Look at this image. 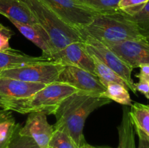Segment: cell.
I'll list each match as a JSON object with an SVG mask.
<instances>
[{
    "label": "cell",
    "mask_w": 149,
    "mask_h": 148,
    "mask_svg": "<svg viewBox=\"0 0 149 148\" xmlns=\"http://www.w3.org/2000/svg\"><path fill=\"white\" fill-rule=\"evenodd\" d=\"M79 148H97V147H95L94 146H92V145H89V144L86 143L85 142V143L83 144L82 145H81Z\"/></svg>",
    "instance_id": "obj_30"
},
{
    "label": "cell",
    "mask_w": 149,
    "mask_h": 148,
    "mask_svg": "<svg viewBox=\"0 0 149 148\" xmlns=\"http://www.w3.org/2000/svg\"><path fill=\"white\" fill-rule=\"evenodd\" d=\"M111 100L101 94L77 92L71 94L60 104L54 115V129L69 135L79 147L85 143L83 129L86 119L96 109L110 104Z\"/></svg>",
    "instance_id": "obj_1"
},
{
    "label": "cell",
    "mask_w": 149,
    "mask_h": 148,
    "mask_svg": "<svg viewBox=\"0 0 149 148\" xmlns=\"http://www.w3.org/2000/svg\"><path fill=\"white\" fill-rule=\"evenodd\" d=\"M134 126L130 117V110L125 107L121 124L118 127L119 144L118 148H135Z\"/></svg>",
    "instance_id": "obj_16"
},
{
    "label": "cell",
    "mask_w": 149,
    "mask_h": 148,
    "mask_svg": "<svg viewBox=\"0 0 149 148\" xmlns=\"http://www.w3.org/2000/svg\"><path fill=\"white\" fill-rule=\"evenodd\" d=\"M48 59L64 65L78 67L95 75L94 62L91 55L86 51L84 41L74 42L67 45L52 53Z\"/></svg>",
    "instance_id": "obj_9"
},
{
    "label": "cell",
    "mask_w": 149,
    "mask_h": 148,
    "mask_svg": "<svg viewBox=\"0 0 149 148\" xmlns=\"http://www.w3.org/2000/svg\"><path fill=\"white\" fill-rule=\"evenodd\" d=\"M48 148H50V147H48Z\"/></svg>",
    "instance_id": "obj_33"
},
{
    "label": "cell",
    "mask_w": 149,
    "mask_h": 148,
    "mask_svg": "<svg viewBox=\"0 0 149 148\" xmlns=\"http://www.w3.org/2000/svg\"><path fill=\"white\" fill-rule=\"evenodd\" d=\"M137 91L143 94L147 99H149V81L140 78L139 81L135 84Z\"/></svg>",
    "instance_id": "obj_27"
},
{
    "label": "cell",
    "mask_w": 149,
    "mask_h": 148,
    "mask_svg": "<svg viewBox=\"0 0 149 148\" xmlns=\"http://www.w3.org/2000/svg\"><path fill=\"white\" fill-rule=\"evenodd\" d=\"M91 55L93 62H94L95 75L99 78L100 83L105 87L109 83H117V84H120L127 87V85L124 80L122 78H120L114 71H113L111 68L106 66L101 61L99 60L95 56L93 55Z\"/></svg>",
    "instance_id": "obj_20"
},
{
    "label": "cell",
    "mask_w": 149,
    "mask_h": 148,
    "mask_svg": "<svg viewBox=\"0 0 149 148\" xmlns=\"http://www.w3.org/2000/svg\"><path fill=\"white\" fill-rule=\"evenodd\" d=\"M13 34L14 33L11 29L0 23V51L10 50L12 49L10 46V40Z\"/></svg>",
    "instance_id": "obj_26"
},
{
    "label": "cell",
    "mask_w": 149,
    "mask_h": 148,
    "mask_svg": "<svg viewBox=\"0 0 149 148\" xmlns=\"http://www.w3.org/2000/svg\"><path fill=\"white\" fill-rule=\"evenodd\" d=\"M82 39L84 40L86 51L90 55L95 56L99 60L114 71L124 80L127 89H130L134 94H136L135 83L132 78V72L133 69L127 65L104 44L90 36H82Z\"/></svg>",
    "instance_id": "obj_6"
},
{
    "label": "cell",
    "mask_w": 149,
    "mask_h": 148,
    "mask_svg": "<svg viewBox=\"0 0 149 148\" xmlns=\"http://www.w3.org/2000/svg\"><path fill=\"white\" fill-rule=\"evenodd\" d=\"M58 81L69 84L80 92L102 94L106 91V87L95 75L72 65L64 66Z\"/></svg>",
    "instance_id": "obj_8"
},
{
    "label": "cell",
    "mask_w": 149,
    "mask_h": 148,
    "mask_svg": "<svg viewBox=\"0 0 149 148\" xmlns=\"http://www.w3.org/2000/svg\"><path fill=\"white\" fill-rule=\"evenodd\" d=\"M34 14L38 23L46 30L57 50L77 41H84L76 28L64 21L40 0H22Z\"/></svg>",
    "instance_id": "obj_4"
},
{
    "label": "cell",
    "mask_w": 149,
    "mask_h": 148,
    "mask_svg": "<svg viewBox=\"0 0 149 148\" xmlns=\"http://www.w3.org/2000/svg\"><path fill=\"white\" fill-rule=\"evenodd\" d=\"M140 73L136 75L137 78L149 81V65H143L139 67Z\"/></svg>",
    "instance_id": "obj_29"
},
{
    "label": "cell",
    "mask_w": 149,
    "mask_h": 148,
    "mask_svg": "<svg viewBox=\"0 0 149 148\" xmlns=\"http://www.w3.org/2000/svg\"><path fill=\"white\" fill-rule=\"evenodd\" d=\"M0 14L10 22L31 26L38 24L32 10L22 0H0Z\"/></svg>",
    "instance_id": "obj_13"
},
{
    "label": "cell",
    "mask_w": 149,
    "mask_h": 148,
    "mask_svg": "<svg viewBox=\"0 0 149 148\" xmlns=\"http://www.w3.org/2000/svg\"><path fill=\"white\" fill-rule=\"evenodd\" d=\"M139 139L138 148H149V137L141 131L135 129Z\"/></svg>",
    "instance_id": "obj_28"
},
{
    "label": "cell",
    "mask_w": 149,
    "mask_h": 148,
    "mask_svg": "<svg viewBox=\"0 0 149 148\" xmlns=\"http://www.w3.org/2000/svg\"><path fill=\"white\" fill-rule=\"evenodd\" d=\"M20 125L16 123L10 111L3 110L0 116V148L7 147L13 133Z\"/></svg>",
    "instance_id": "obj_18"
},
{
    "label": "cell",
    "mask_w": 149,
    "mask_h": 148,
    "mask_svg": "<svg viewBox=\"0 0 149 148\" xmlns=\"http://www.w3.org/2000/svg\"><path fill=\"white\" fill-rule=\"evenodd\" d=\"M107 46L132 69L149 65V42L146 38L125 41Z\"/></svg>",
    "instance_id": "obj_10"
},
{
    "label": "cell",
    "mask_w": 149,
    "mask_h": 148,
    "mask_svg": "<svg viewBox=\"0 0 149 148\" xmlns=\"http://www.w3.org/2000/svg\"><path fill=\"white\" fill-rule=\"evenodd\" d=\"M84 7L98 13L113 12L119 10L120 0H75Z\"/></svg>",
    "instance_id": "obj_21"
},
{
    "label": "cell",
    "mask_w": 149,
    "mask_h": 148,
    "mask_svg": "<svg viewBox=\"0 0 149 148\" xmlns=\"http://www.w3.org/2000/svg\"><path fill=\"white\" fill-rule=\"evenodd\" d=\"M101 95L123 105L131 106L132 104L127 88L117 83H109L106 86V91Z\"/></svg>",
    "instance_id": "obj_19"
},
{
    "label": "cell",
    "mask_w": 149,
    "mask_h": 148,
    "mask_svg": "<svg viewBox=\"0 0 149 148\" xmlns=\"http://www.w3.org/2000/svg\"><path fill=\"white\" fill-rule=\"evenodd\" d=\"M53 132V126L48 123L47 114L44 112L29 113L25 125L19 129L20 134L32 138L40 148L49 147Z\"/></svg>",
    "instance_id": "obj_11"
},
{
    "label": "cell",
    "mask_w": 149,
    "mask_h": 148,
    "mask_svg": "<svg viewBox=\"0 0 149 148\" xmlns=\"http://www.w3.org/2000/svg\"><path fill=\"white\" fill-rule=\"evenodd\" d=\"M49 61L45 57H33L20 51L11 49L0 51V73L6 70Z\"/></svg>",
    "instance_id": "obj_15"
},
{
    "label": "cell",
    "mask_w": 149,
    "mask_h": 148,
    "mask_svg": "<svg viewBox=\"0 0 149 148\" xmlns=\"http://www.w3.org/2000/svg\"><path fill=\"white\" fill-rule=\"evenodd\" d=\"M76 28L81 37L90 36L106 46L125 41L145 39L130 15L120 10L98 13L88 25Z\"/></svg>",
    "instance_id": "obj_2"
},
{
    "label": "cell",
    "mask_w": 149,
    "mask_h": 148,
    "mask_svg": "<svg viewBox=\"0 0 149 148\" xmlns=\"http://www.w3.org/2000/svg\"><path fill=\"white\" fill-rule=\"evenodd\" d=\"M130 17L138 26L143 36H145L148 34L149 33V0L138 13Z\"/></svg>",
    "instance_id": "obj_23"
},
{
    "label": "cell",
    "mask_w": 149,
    "mask_h": 148,
    "mask_svg": "<svg viewBox=\"0 0 149 148\" xmlns=\"http://www.w3.org/2000/svg\"><path fill=\"white\" fill-rule=\"evenodd\" d=\"M64 66L63 64L47 61L6 70L0 73V77L47 85L58 81Z\"/></svg>",
    "instance_id": "obj_5"
},
{
    "label": "cell",
    "mask_w": 149,
    "mask_h": 148,
    "mask_svg": "<svg viewBox=\"0 0 149 148\" xmlns=\"http://www.w3.org/2000/svg\"><path fill=\"white\" fill-rule=\"evenodd\" d=\"M77 91V89L69 84L56 81L46 85L30 97L7 103L1 107L3 110L22 114L44 112L47 115H55L61 102Z\"/></svg>",
    "instance_id": "obj_3"
},
{
    "label": "cell",
    "mask_w": 149,
    "mask_h": 148,
    "mask_svg": "<svg viewBox=\"0 0 149 148\" xmlns=\"http://www.w3.org/2000/svg\"><path fill=\"white\" fill-rule=\"evenodd\" d=\"M20 125L14 132L7 148H40L32 138L20 134Z\"/></svg>",
    "instance_id": "obj_24"
},
{
    "label": "cell",
    "mask_w": 149,
    "mask_h": 148,
    "mask_svg": "<svg viewBox=\"0 0 149 148\" xmlns=\"http://www.w3.org/2000/svg\"><path fill=\"white\" fill-rule=\"evenodd\" d=\"M45 86L46 84L0 77V107L7 103L30 97Z\"/></svg>",
    "instance_id": "obj_12"
},
{
    "label": "cell",
    "mask_w": 149,
    "mask_h": 148,
    "mask_svg": "<svg viewBox=\"0 0 149 148\" xmlns=\"http://www.w3.org/2000/svg\"><path fill=\"white\" fill-rule=\"evenodd\" d=\"M145 38H146V39L147 41H148L149 42V33H148V34H146L145 36Z\"/></svg>",
    "instance_id": "obj_31"
},
{
    "label": "cell",
    "mask_w": 149,
    "mask_h": 148,
    "mask_svg": "<svg viewBox=\"0 0 149 148\" xmlns=\"http://www.w3.org/2000/svg\"><path fill=\"white\" fill-rule=\"evenodd\" d=\"M11 23L15 26L22 35L33 42L42 51V56L48 59V57L52 53L56 52L49 35L39 23L31 26L21 24L15 21H12Z\"/></svg>",
    "instance_id": "obj_14"
},
{
    "label": "cell",
    "mask_w": 149,
    "mask_h": 148,
    "mask_svg": "<svg viewBox=\"0 0 149 148\" xmlns=\"http://www.w3.org/2000/svg\"><path fill=\"white\" fill-rule=\"evenodd\" d=\"M50 148H79L72 138L65 132L54 129L49 143Z\"/></svg>",
    "instance_id": "obj_22"
},
{
    "label": "cell",
    "mask_w": 149,
    "mask_h": 148,
    "mask_svg": "<svg viewBox=\"0 0 149 148\" xmlns=\"http://www.w3.org/2000/svg\"><path fill=\"white\" fill-rule=\"evenodd\" d=\"M130 117L134 129L141 131L149 137V105L134 103L130 110Z\"/></svg>",
    "instance_id": "obj_17"
},
{
    "label": "cell",
    "mask_w": 149,
    "mask_h": 148,
    "mask_svg": "<svg viewBox=\"0 0 149 148\" xmlns=\"http://www.w3.org/2000/svg\"><path fill=\"white\" fill-rule=\"evenodd\" d=\"M148 0H120L118 8L128 15L132 16L143 7Z\"/></svg>",
    "instance_id": "obj_25"
},
{
    "label": "cell",
    "mask_w": 149,
    "mask_h": 148,
    "mask_svg": "<svg viewBox=\"0 0 149 148\" xmlns=\"http://www.w3.org/2000/svg\"><path fill=\"white\" fill-rule=\"evenodd\" d=\"M64 21L74 28L81 27L92 22L98 12L79 4L75 0H40Z\"/></svg>",
    "instance_id": "obj_7"
},
{
    "label": "cell",
    "mask_w": 149,
    "mask_h": 148,
    "mask_svg": "<svg viewBox=\"0 0 149 148\" xmlns=\"http://www.w3.org/2000/svg\"><path fill=\"white\" fill-rule=\"evenodd\" d=\"M2 111H3V110H0V116L1 115V113H2Z\"/></svg>",
    "instance_id": "obj_32"
}]
</instances>
